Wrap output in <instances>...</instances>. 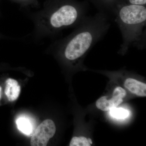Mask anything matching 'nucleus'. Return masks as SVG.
I'll use <instances>...</instances> for the list:
<instances>
[{
    "label": "nucleus",
    "instance_id": "obj_1",
    "mask_svg": "<svg viewBox=\"0 0 146 146\" xmlns=\"http://www.w3.org/2000/svg\"><path fill=\"white\" fill-rule=\"evenodd\" d=\"M109 14L99 11L86 16L74 31L55 45L67 60H80L91 48L102 39L110 27Z\"/></svg>",
    "mask_w": 146,
    "mask_h": 146
},
{
    "label": "nucleus",
    "instance_id": "obj_2",
    "mask_svg": "<svg viewBox=\"0 0 146 146\" xmlns=\"http://www.w3.org/2000/svg\"><path fill=\"white\" fill-rule=\"evenodd\" d=\"M112 14L122 36L121 53H125L130 47H146V6L129 4L120 0Z\"/></svg>",
    "mask_w": 146,
    "mask_h": 146
},
{
    "label": "nucleus",
    "instance_id": "obj_3",
    "mask_svg": "<svg viewBox=\"0 0 146 146\" xmlns=\"http://www.w3.org/2000/svg\"><path fill=\"white\" fill-rule=\"evenodd\" d=\"M46 23L50 33L77 26L86 17V3L77 0H49Z\"/></svg>",
    "mask_w": 146,
    "mask_h": 146
},
{
    "label": "nucleus",
    "instance_id": "obj_4",
    "mask_svg": "<svg viewBox=\"0 0 146 146\" xmlns=\"http://www.w3.org/2000/svg\"><path fill=\"white\" fill-rule=\"evenodd\" d=\"M56 127L53 121L47 119L42 122L36 128L31 139L32 146H46L53 137Z\"/></svg>",
    "mask_w": 146,
    "mask_h": 146
},
{
    "label": "nucleus",
    "instance_id": "obj_5",
    "mask_svg": "<svg viewBox=\"0 0 146 146\" xmlns=\"http://www.w3.org/2000/svg\"><path fill=\"white\" fill-rule=\"evenodd\" d=\"M126 95V92L124 89L121 87H117L114 90L112 98L108 100V97H102L97 101L96 106L102 111H108L113 108L117 107L122 103L123 98Z\"/></svg>",
    "mask_w": 146,
    "mask_h": 146
},
{
    "label": "nucleus",
    "instance_id": "obj_6",
    "mask_svg": "<svg viewBox=\"0 0 146 146\" xmlns=\"http://www.w3.org/2000/svg\"><path fill=\"white\" fill-rule=\"evenodd\" d=\"M21 91V86L17 80L11 78L6 80L5 93L9 101L13 102L17 100Z\"/></svg>",
    "mask_w": 146,
    "mask_h": 146
},
{
    "label": "nucleus",
    "instance_id": "obj_7",
    "mask_svg": "<svg viewBox=\"0 0 146 146\" xmlns=\"http://www.w3.org/2000/svg\"><path fill=\"white\" fill-rule=\"evenodd\" d=\"M124 86L131 93L138 96H146V84L136 79L128 78L125 82Z\"/></svg>",
    "mask_w": 146,
    "mask_h": 146
},
{
    "label": "nucleus",
    "instance_id": "obj_8",
    "mask_svg": "<svg viewBox=\"0 0 146 146\" xmlns=\"http://www.w3.org/2000/svg\"><path fill=\"white\" fill-rule=\"evenodd\" d=\"M99 9L109 14L112 13L115 6L120 0H90Z\"/></svg>",
    "mask_w": 146,
    "mask_h": 146
},
{
    "label": "nucleus",
    "instance_id": "obj_9",
    "mask_svg": "<svg viewBox=\"0 0 146 146\" xmlns=\"http://www.w3.org/2000/svg\"><path fill=\"white\" fill-rule=\"evenodd\" d=\"M18 129L22 132L29 135L32 132L33 125L30 121L25 118H20L16 121Z\"/></svg>",
    "mask_w": 146,
    "mask_h": 146
},
{
    "label": "nucleus",
    "instance_id": "obj_10",
    "mask_svg": "<svg viewBox=\"0 0 146 146\" xmlns=\"http://www.w3.org/2000/svg\"><path fill=\"white\" fill-rule=\"evenodd\" d=\"M110 110V113L111 116L116 119H124L127 117L129 115L128 110L121 108H117V107H114Z\"/></svg>",
    "mask_w": 146,
    "mask_h": 146
},
{
    "label": "nucleus",
    "instance_id": "obj_11",
    "mask_svg": "<svg viewBox=\"0 0 146 146\" xmlns=\"http://www.w3.org/2000/svg\"><path fill=\"white\" fill-rule=\"evenodd\" d=\"M88 139L84 136L74 137L71 140L70 146H90Z\"/></svg>",
    "mask_w": 146,
    "mask_h": 146
},
{
    "label": "nucleus",
    "instance_id": "obj_12",
    "mask_svg": "<svg viewBox=\"0 0 146 146\" xmlns=\"http://www.w3.org/2000/svg\"><path fill=\"white\" fill-rule=\"evenodd\" d=\"M125 2L129 4L146 6V0H122Z\"/></svg>",
    "mask_w": 146,
    "mask_h": 146
},
{
    "label": "nucleus",
    "instance_id": "obj_13",
    "mask_svg": "<svg viewBox=\"0 0 146 146\" xmlns=\"http://www.w3.org/2000/svg\"><path fill=\"white\" fill-rule=\"evenodd\" d=\"M17 1L22 2L26 3L27 2H30V1H33V0H17Z\"/></svg>",
    "mask_w": 146,
    "mask_h": 146
},
{
    "label": "nucleus",
    "instance_id": "obj_14",
    "mask_svg": "<svg viewBox=\"0 0 146 146\" xmlns=\"http://www.w3.org/2000/svg\"><path fill=\"white\" fill-rule=\"evenodd\" d=\"M88 141H89V143H90V144H91H91H92V143H92V140H91V138H88Z\"/></svg>",
    "mask_w": 146,
    "mask_h": 146
},
{
    "label": "nucleus",
    "instance_id": "obj_15",
    "mask_svg": "<svg viewBox=\"0 0 146 146\" xmlns=\"http://www.w3.org/2000/svg\"><path fill=\"white\" fill-rule=\"evenodd\" d=\"M1 90H2L1 87V86H0V97H1Z\"/></svg>",
    "mask_w": 146,
    "mask_h": 146
}]
</instances>
